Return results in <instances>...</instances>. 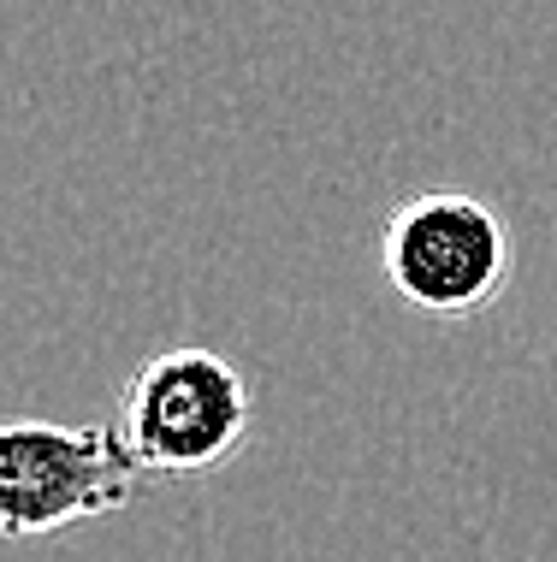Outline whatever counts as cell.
I'll return each instance as SVG.
<instances>
[{
	"mask_svg": "<svg viewBox=\"0 0 557 562\" xmlns=\"http://www.w3.org/2000/svg\"><path fill=\"white\" fill-rule=\"evenodd\" d=\"M380 272L415 314L475 321L504 296L516 249L475 190H415L380 225Z\"/></svg>",
	"mask_w": 557,
	"mask_h": 562,
	"instance_id": "2",
	"label": "cell"
},
{
	"mask_svg": "<svg viewBox=\"0 0 557 562\" xmlns=\"http://www.w3.org/2000/svg\"><path fill=\"white\" fill-rule=\"evenodd\" d=\"M113 432L143 480H202L249 438V379L202 344L160 349L131 368Z\"/></svg>",
	"mask_w": 557,
	"mask_h": 562,
	"instance_id": "1",
	"label": "cell"
},
{
	"mask_svg": "<svg viewBox=\"0 0 557 562\" xmlns=\"http://www.w3.org/2000/svg\"><path fill=\"white\" fill-rule=\"evenodd\" d=\"M137 485L143 474L113 427H54V420L0 427V533L7 539H48L119 515L137 497Z\"/></svg>",
	"mask_w": 557,
	"mask_h": 562,
	"instance_id": "3",
	"label": "cell"
}]
</instances>
